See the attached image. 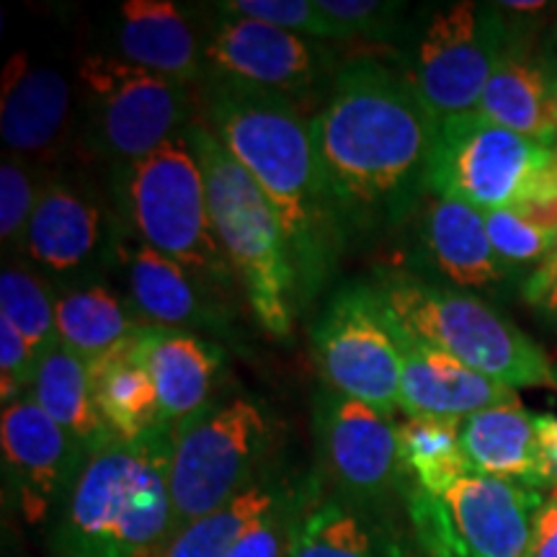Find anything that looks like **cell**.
Segmentation results:
<instances>
[{
  "label": "cell",
  "mask_w": 557,
  "mask_h": 557,
  "mask_svg": "<svg viewBox=\"0 0 557 557\" xmlns=\"http://www.w3.org/2000/svg\"><path fill=\"white\" fill-rule=\"evenodd\" d=\"M29 395L88 455L116 438L96 406L88 364L62 344L39 359Z\"/></svg>",
  "instance_id": "26"
},
{
  "label": "cell",
  "mask_w": 557,
  "mask_h": 557,
  "mask_svg": "<svg viewBox=\"0 0 557 557\" xmlns=\"http://www.w3.org/2000/svg\"><path fill=\"white\" fill-rule=\"evenodd\" d=\"M0 318L9 320L41 359L60 346L58 287L37 269L5 261L0 271Z\"/></svg>",
  "instance_id": "31"
},
{
  "label": "cell",
  "mask_w": 557,
  "mask_h": 557,
  "mask_svg": "<svg viewBox=\"0 0 557 557\" xmlns=\"http://www.w3.org/2000/svg\"><path fill=\"white\" fill-rule=\"evenodd\" d=\"M218 13L259 21V24L315 41L338 39L329 16L320 11L318 0H225V3H218Z\"/></svg>",
  "instance_id": "34"
},
{
  "label": "cell",
  "mask_w": 557,
  "mask_h": 557,
  "mask_svg": "<svg viewBox=\"0 0 557 557\" xmlns=\"http://www.w3.org/2000/svg\"><path fill=\"white\" fill-rule=\"evenodd\" d=\"M312 421L320 472L336 496L367 508L398 491L408 472L393 418L325 387L315 398Z\"/></svg>",
  "instance_id": "13"
},
{
  "label": "cell",
  "mask_w": 557,
  "mask_h": 557,
  "mask_svg": "<svg viewBox=\"0 0 557 557\" xmlns=\"http://www.w3.org/2000/svg\"><path fill=\"white\" fill-rule=\"evenodd\" d=\"M534 423H537L542 455H545L547 468L557 483V416H534Z\"/></svg>",
  "instance_id": "40"
},
{
  "label": "cell",
  "mask_w": 557,
  "mask_h": 557,
  "mask_svg": "<svg viewBox=\"0 0 557 557\" xmlns=\"http://www.w3.org/2000/svg\"><path fill=\"white\" fill-rule=\"evenodd\" d=\"M287 557H403L369 519L364 506L341 496H299Z\"/></svg>",
  "instance_id": "25"
},
{
  "label": "cell",
  "mask_w": 557,
  "mask_h": 557,
  "mask_svg": "<svg viewBox=\"0 0 557 557\" xmlns=\"http://www.w3.org/2000/svg\"><path fill=\"white\" fill-rule=\"evenodd\" d=\"M207 184L209 214L253 318L274 338H289L299 305L297 274L282 222L250 173L205 127H184Z\"/></svg>",
  "instance_id": "4"
},
{
  "label": "cell",
  "mask_w": 557,
  "mask_h": 557,
  "mask_svg": "<svg viewBox=\"0 0 557 557\" xmlns=\"http://www.w3.org/2000/svg\"><path fill=\"white\" fill-rule=\"evenodd\" d=\"M173 426L90 451L52 521L50 557H158L171 537Z\"/></svg>",
  "instance_id": "3"
},
{
  "label": "cell",
  "mask_w": 557,
  "mask_h": 557,
  "mask_svg": "<svg viewBox=\"0 0 557 557\" xmlns=\"http://www.w3.org/2000/svg\"><path fill=\"white\" fill-rule=\"evenodd\" d=\"M310 127L346 235L400 225L431 194L438 122L406 73L348 62Z\"/></svg>",
  "instance_id": "1"
},
{
  "label": "cell",
  "mask_w": 557,
  "mask_h": 557,
  "mask_svg": "<svg viewBox=\"0 0 557 557\" xmlns=\"http://www.w3.org/2000/svg\"><path fill=\"white\" fill-rule=\"evenodd\" d=\"M500 9L513 13H537L545 11L547 3H542V0H508V3H500Z\"/></svg>",
  "instance_id": "42"
},
{
  "label": "cell",
  "mask_w": 557,
  "mask_h": 557,
  "mask_svg": "<svg viewBox=\"0 0 557 557\" xmlns=\"http://www.w3.org/2000/svg\"><path fill=\"white\" fill-rule=\"evenodd\" d=\"M88 369L96 406L116 438H139L165 426L156 385L139 351V333Z\"/></svg>",
  "instance_id": "27"
},
{
  "label": "cell",
  "mask_w": 557,
  "mask_h": 557,
  "mask_svg": "<svg viewBox=\"0 0 557 557\" xmlns=\"http://www.w3.org/2000/svg\"><path fill=\"white\" fill-rule=\"evenodd\" d=\"M527 557H557V483L549 487V496L542 500L534 517L532 545Z\"/></svg>",
  "instance_id": "38"
},
{
  "label": "cell",
  "mask_w": 557,
  "mask_h": 557,
  "mask_svg": "<svg viewBox=\"0 0 557 557\" xmlns=\"http://www.w3.org/2000/svg\"><path fill=\"white\" fill-rule=\"evenodd\" d=\"M459 444L470 472L517 483L529 491L553 487V472L542 455L534 413L519 406H498L462 418Z\"/></svg>",
  "instance_id": "22"
},
{
  "label": "cell",
  "mask_w": 557,
  "mask_h": 557,
  "mask_svg": "<svg viewBox=\"0 0 557 557\" xmlns=\"http://www.w3.org/2000/svg\"><path fill=\"white\" fill-rule=\"evenodd\" d=\"M485 227L493 250L508 271L540 267L557 240V230L537 218L529 207L487 212Z\"/></svg>",
  "instance_id": "32"
},
{
  "label": "cell",
  "mask_w": 557,
  "mask_h": 557,
  "mask_svg": "<svg viewBox=\"0 0 557 557\" xmlns=\"http://www.w3.org/2000/svg\"><path fill=\"white\" fill-rule=\"evenodd\" d=\"M201 58L207 86L267 90L292 101L310 94L331 65V52L320 41L227 13H218Z\"/></svg>",
  "instance_id": "14"
},
{
  "label": "cell",
  "mask_w": 557,
  "mask_h": 557,
  "mask_svg": "<svg viewBox=\"0 0 557 557\" xmlns=\"http://www.w3.org/2000/svg\"><path fill=\"white\" fill-rule=\"evenodd\" d=\"M139 351L156 385L165 426H176L209 406L222 367V351L212 341L189 331L143 325Z\"/></svg>",
  "instance_id": "23"
},
{
  "label": "cell",
  "mask_w": 557,
  "mask_h": 557,
  "mask_svg": "<svg viewBox=\"0 0 557 557\" xmlns=\"http://www.w3.org/2000/svg\"><path fill=\"white\" fill-rule=\"evenodd\" d=\"M0 442L5 475L21 517L32 527L54 521L88 451L58 426L32 395L3 406Z\"/></svg>",
  "instance_id": "15"
},
{
  "label": "cell",
  "mask_w": 557,
  "mask_h": 557,
  "mask_svg": "<svg viewBox=\"0 0 557 557\" xmlns=\"http://www.w3.org/2000/svg\"><path fill=\"white\" fill-rule=\"evenodd\" d=\"M143 325L129 299L124 302L107 284L58 289L60 344L88 367L135 338Z\"/></svg>",
  "instance_id": "28"
},
{
  "label": "cell",
  "mask_w": 557,
  "mask_h": 557,
  "mask_svg": "<svg viewBox=\"0 0 557 557\" xmlns=\"http://www.w3.org/2000/svg\"><path fill=\"white\" fill-rule=\"evenodd\" d=\"M73 83L62 70L34 62L26 52L5 62L0 88V135L18 158L58 152L73 114Z\"/></svg>",
  "instance_id": "18"
},
{
  "label": "cell",
  "mask_w": 557,
  "mask_h": 557,
  "mask_svg": "<svg viewBox=\"0 0 557 557\" xmlns=\"http://www.w3.org/2000/svg\"><path fill=\"white\" fill-rule=\"evenodd\" d=\"M120 253L127 263L129 305L145 325L173 331H225V320L201 295L205 284L181 263L145 243H129Z\"/></svg>",
  "instance_id": "21"
},
{
  "label": "cell",
  "mask_w": 557,
  "mask_h": 557,
  "mask_svg": "<svg viewBox=\"0 0 557 557\" xmlns=\"http://www.w3.org/2000/svg\"><path fill=\"white\" fill-rule=\"evenodd\" d=\"M201 122L269 199L287 235L299 305H308L331 278L346 238L320 169L310 120L287 96L207 86Z\"/></svg>",
  "instance_id": "2"
},
{
  "label": "cell",
  "mask_w": 557,
  "mask_h": 557,
  "mask_svg": "<svg viewBox=\"0 0 557 557\" xmlns=\"http://www.w3.org/2000/svg\"><path fill=\"white\" fill-rule=\"evenodd\" d=\"M553 45H555V50H557V24H555V32H553Z\"/></svg>",
  "instance_id": "43"
},
{
  "label": "cell",
  "mask_w": 557,
  "mask_h": 557,
  "mask_svg": "<svg viewBox=\"0 0 557 557\" xmlns=\"http://www.w3.org/2000/svg\"><path fill=\"white\" fill-rule=\"evenodd\" d=\"M459 426V418L442 416H413L398 423L403 468L416 480L418 491L444 496L457 480L470 475Z\"/></svg>",
  "instance_id": "30"
},
{
  "label": "cell",
  "mask_w": 557,
  "mask_h": 557,
  "mask_svg": "<svg viewBox=\"0 0 557 557\" xmlns=\"http://www.w3.org/2000/svg\"><path fill=\"white\" fill-rule=\"evenodd\" d=\"M555 282H557V240H555L553 250L547 253V259L542 261L524 282V299L529 305H534V308H537V305L542 302V297L553 289Z\"/></svg>",
  "instance_id": "39"
},
{
  "label": "cell",
  "mask_w": 557,
  "mask_h": 557,
  "mask_svg": "<svg viewBox=\"0 0 557 557\" xmlns=\"http://www.w3.org/2000/svg\"><path fill=\"white\" fill-rule=\"evenodd\" d=\"M498 5L451 3L418 29L408 81L436 122L478 111L480 96L508 47Z\"/></svg>",
  "instance_id": "12"
},
{
  "label": "cell",
  "mask_w": 557,
  "mask_h": 557,
  "mask_svg": "<svg viewBox=\"0 0 557 557\" xmlns=\"http://www.w3.org/2000/svg\"><path fill=\"white\" fill-rule=\"evenodd\" d=\"M114 225L94 191L70 181H47L32 218L26 256L58 289L94 284V271L109 259Z\"/></svg>",
  "instance_id": "16"
},
{
  "label": "cell",
  "mask_w": 557,
  "mask_h": 557,
  "mask_svg": "<svg viewBox=\"0 0 557 557\" xmlns=\"http://www.w3.org/2000/svg\"><path fill=\"white\" fill-rule=\"evenodd\" d=\"M403 329L483 377L517 387L557 389V367L527 333L470 292L408 271H377L372 284Z\"/></svg>",
  "instance_id": "5"
},
{
  "label": "cell",
  "mask_w": 557,
  "mask_h": 557,
  "mask_svg": "<svg viewBox=\"0 0 557 557\" xmlns=\"http://www.w3.org/2000/svg\"><path fill=\"white\" fill-rule=\"evenodd\" d=\"M338 39L387 41L398 34V21L406 5L389 0H318Z\"/></svg>",
  "instance_id": "35"
},
{
  "label": "cell",
  "mask_w": 557,
  "mask_h": 557,
  "mask_svg": "<svg viewBox=\"0 0 557 557\" xmlns=\"http://www.w3.org/2000/svg\"><path fill=\"white\" fill-rule=\"evenodd\" d=\"M389 320L403 359L400 410L408 418L442 416L462 421L487 408L519 406L517 389L483 377L444 348L413 336L393 315Z\"/></svg>",
  "instance_id": "17"
},
{
  "label": "cell",
  "mask_w": 557,
  "mask_h": 557,
  "mask_svg": "<svg viewBox=\"0 0 557 557\" xmlns=\"http://www.w3.org/2000/svg\"><path fill=\"white\" fill-rule=\"evenodd\" d=\"M312 359L325 387L393 418L403 398V359L393 320L372 284L331 295L310 331Z\"/></svg>",
  "instance_id": "10"
},
{
  "label": "cell",
  "mask_w": 557,
  "mask_h": 557,
  "mask_svg": "<svg viewBox=\"0 0 557 557\" xmlns=\"http://www.w3.org/2000/svg\"><path fill=\"white\" fill-rule=\"evenodd\" d=\"M78 83L90 145L120 173L163 148L189 124L186 86L111 52L86 54L78 65Z\"/></svg>",
  "instance_id": "9"
},
{
  "label": "cell",
  "mask_w": 557,
  "mask_h": 557,
  "mask_svg": "<svg viewBox=\"0 0 557 557\" xmlns=\"http://www.w3.org/2000/svg\"><path fill=\"white\" fill-rule=\"evenodd\" d=\"M37 367L39 357L26 344V338L9 320L0 318V398H3V406H11L29 395Z\"/></svg>",
  "instance_id": "37"
},
{
  "label": "cell",
  "mask_w": 557,
  "mask_h": 557,
  "mask_svg": "<svg viewBox=\"0 0 557 557\" xmlns=\"http://www.w3.org/2000/svg\"><path fill=\"white\" fill-rule=\"evenodd\" d=\"M475 114L534 143L557 148V83L547 67L506 47L480 96Z\"/></svg>",
  "instance_id": "24"
},
{
  "label": "cell",
  "mask_w": 557,
  "mask_h": 557,
  "mask_svg": "<svg viewBox=\"0 0 557 557\" xmlns=\"http://www.w3.org/2000/svg\"><path fill=\"white\" fill-rule=\"evenodd\" d=\"M267 447V413L248 398L209 403L176 423L169 465L171 537L253 483Z\"/></svg>",
  "instance_id": "8"
},
{
  "label": "cell",
  "mask_w": 557,
  "mask_h": 557,
  "mask_svg": "<svg viewBox=\"0 0 557 557\" xmlns=\"http://www.w3.org/2000/svg\"><path fill=\"white\" fill-rule=\"evenodd\" d=\"M421 246L431 267L457 289H491L508 271L487 238L485 214L455 197L429 194Z\"/></svg>",
  "instance_id": "20"
},
{
  "label": "cell",
  "mask_w": 557,
  "mask_h": 557,
  "mask_svg": "<svg viewBox=\"0 0 557 557\" xmlns=\"http://www.w3.org/2000/svg\"><path fill=\"white\" fill-rule=\"evenodd\" d=\"M540 491L465 475L444 496L410 493V519L423 549L434 557H527Z\"/></svg>",
  "instance_id": "11"
},
{
  "label": "cell",
  "mask_w": 557,
  "mask_h": 557,
  "mask_svg": "<svg viewBox=\"0 0 557 557\" xmlns=\"http://www.w3.org/2000/svg\"><path fill=\"white\" fill-rule=\"evenodd\" d=\"M429 189L480 212L557 199V148L465 114L438 122Z\"/></svg>",
  "instance_id": "7"
},
{
  "label": "cell",
  "mask_w": 557,
  "mask_h": 557,
  "mask_svg": "<svg viewBox=\"0 0 557 557\" xmlns=\"http://www.w3.org/2000/svg\"><path fill=\"white\" fill-rule=\"evenodd\" d=\"M120 199L139 243L181 263L205 287L233 284L209 214L205 173L184 132L122 171Z\"/></svg>",
  "instance_id": "6"
},
{
  "label": "cell",
  "mask_w": 557,
  "mask_h": 557,
  "mask_svg": "<svg viewBox=\"0 0 557 557\" xmlns=\"http://www.w3.org/2000/svg\"><path fill=\"white\" fill-rule=\"evenodd\" d=\"M299 498L287 493L271 511L256 519L227 557H287L292 524H295Z\"/></svg>",
  "instance_id": "36"
},
{
  "label": "cell",
  "mask_w": 557,
  "mask_h": 557,
  "mask_svg": "<svg viewBox=\"0 0 557 557\" xmlns=\"http://www.w3.org/2000/svg\"><path fill=\"white\" fill-rule=\"evenodd\" d=\"M114 58L189 88L205 78L197 32L169 0H127L114 26Z\"/></svg>",
  "instance_id": "19"
},
{
  "label": "cell",
  "mask_w": 557,
  "mask_h": 557,
  "mask_svg": "<svg viewBox=\"0 0 557 557\" xmlns=\"http://www.w3.org/2000/svg\"><path fill=\"white\" fill-rule=\"evenodd\" d=\"M537 308H540L542 315L547 318V323H553L557 329V282L553 284V289H549L547 295L542 297V302L537 305Z\"/></svg>",
  "instance_id": "41"
},
{
  "label": "cell",
  "mask_w": 557,
  "mask_h": 557,
  "mask_svg": "<svg viewBox=\"0 0 557 557\" xmlns=\"http://www.w3.org/2000/svg\"><path fill=\"white\" fill-rule=\"evenodd\" d=\"M45 184L34 176L32 165L24 158L5 152L0 163V243L3 253H26L32 218L37 212Z\"/></svg>",
  "instance_id": "33"
},
{
  "label": "cell",
  "mask_w": 557,
  "mask_h": 557,
  "mask_svg": "<svg viewBox=\"0 0 557 557\" xmlns=\"http://www.w3.org/2000/svg\"><path fill=\"white\" fill-rule=\"evenodd\" d=\"M287 493L289 491L282 483L256 478L218 511L207 513V517L181 529L178 534H173L158 557H227L235 542L243 537V532L256 519L271 511Z\"/></svg>",
  "instance_id": "29"
}]
</instances>
